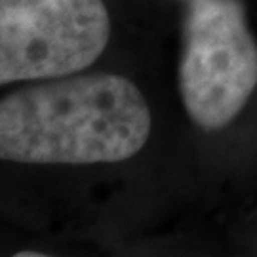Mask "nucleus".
Listing matches in <instances>:
<instances>
[{
  "instance_id": "nucleus-1",
  "label": "nucleus",
  "mask_w": 257,
  "mask_h": 257,
  "mask_svg": "<svg viewBox=\"0 0 257 257\" xmlns=\"http://www.w3.org/2000/svg\"><path fill=\"white\" fill-rule=\"evenodd\" d=\"M153 128L143 92L112 73L38 80L0 99V158L110 164L136 156Z\"/></svg>"
},
{
  "instance_id": "nucleus-2",
  "label": "nucleus",
  "mask_w": 257,
  "mask_h": 257,
  "mask_svg": "<svg viewBox=\"0 0 257 257\" xmlns=\"http://www.w3.org/2000/svg\"><path fill=\"white\" fill-rule=\"evenodd\" d=\"M177 88L196 128L229 126L257 88V42L242 0H189Z\"/></svg>"
},
{
  "instance_id": "nucleus-3",
  "label": "nucleus",
  "mask_w": 257,
  "mask_h": 257,
  "mask_svg": "<svg viewBox=\"0 0 257 257\" xmlns=\"http://www.w3.org/2000/svg\"><path fill=\"white\" fill-rule=\"evenodd\" d=\"M110 31L103 0H0V84L82 73Z\"/></svg>"
},
{
  "instance_id": "nucleus-4",
  "label": "nucleus",
  "mask_w": 257,
  "mask_h": 257,
  "mask_svg": "<svg viewBox=\"0 0 257 257\" xmlns=\"http://www.w3.org/2000/svg\"><path fill=\"white\" fill-rule=\"evenodd\" d=\"M16 257H44L46 253H40V251H18L14 253Z\"/></svg>"
},
{
  "instance_id": "nucleus-5",
  "label": "nucleus",
  "mask_w": 257,
  "mask_h": 257,
  "mask_svg": "<svg viewBox=\"0 0 257 257\" xmlns=\"http://www.w3.org/2000/svg\"><path fill=\"white\" fill-rule=\"evenodd\" d=\"M187 2H189V0H187Z\"/></svg>"
}]
</instances>
